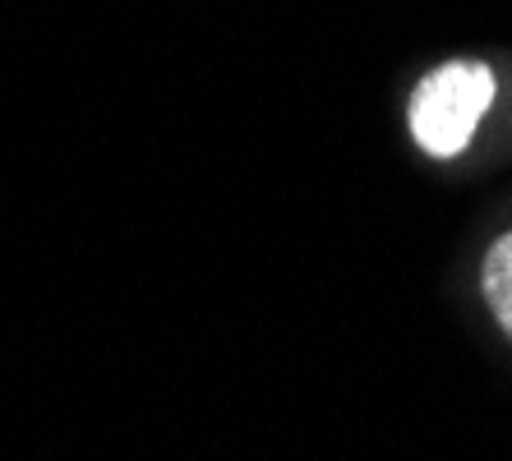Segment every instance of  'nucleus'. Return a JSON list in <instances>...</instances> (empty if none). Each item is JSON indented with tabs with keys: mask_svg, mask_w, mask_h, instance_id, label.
<instances>
[{
	"mask_svg": "<svg viewBox=\"0 0 512 461\" xmlns=\"http://www.w3.org/2000/svg\"><path fill=\"white\" fill-rule=\"evenodd\" d=\"M499 97V74L485 60L457 56L429 65L406 97V130L411 143L429 162H453L480 134V120L489 116Z\"/></svg>",
	"mask_w": 512,
	"mask_h": 461,
	"instance_id": "obj_1",
	"label": "nucleus"
},
{
	"mask_svg": "<svg viewBox=\"0 0 512 461\" xmlns=\"http://www.w3.org/2000/svg\"><path fill=\"white\" fill-rule=\"evenodd\" d=\"M480 296H485L499 332L512 342V231L489 240L485 259H480Z\"/></svg>",
	"mask_w": 512,
	"mask_h": 461,
	"instance_id": "obj_2",
	"label": "nucleus"
}]
</instances>
